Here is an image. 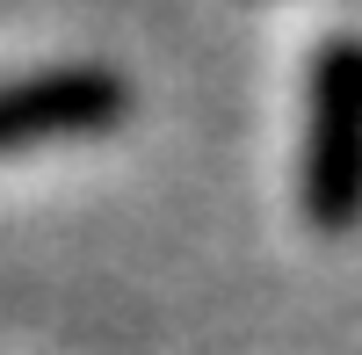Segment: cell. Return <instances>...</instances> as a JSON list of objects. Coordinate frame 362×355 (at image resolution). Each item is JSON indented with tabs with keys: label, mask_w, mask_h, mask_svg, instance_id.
<instances>
[{
	"label": "cell",
	"mask_w": 362,
	"mask_h": 355,
	"mask_svg": "<svg viewBox=\"0 0 362 355\" xmlns=\"http://www.w3.org/2000/svg\"><path fill=\"white\" fill-rule=\"evenodd\" d=\"M131 116V87L116 66H37L0 80V153H22V145H51V138H95L116 131Z\"/></svg>",
	"instance_id": "obj_2"
},
{
	"label": "cell",
	"mask_w": 362,
	"mask_h": 355,
	"mask_svg": "<svg viewBox=\"0 0 362 355\" xmlns=\"http://www.w3.org/2000/svg\"><path fill=\"white\" fill-rule=\"evenodd\" d=\"M297 203L334 240L362 225V37H326L305 73Z\"/></svg>",
	"instance_id": "obj_1"
}]
</instances>
